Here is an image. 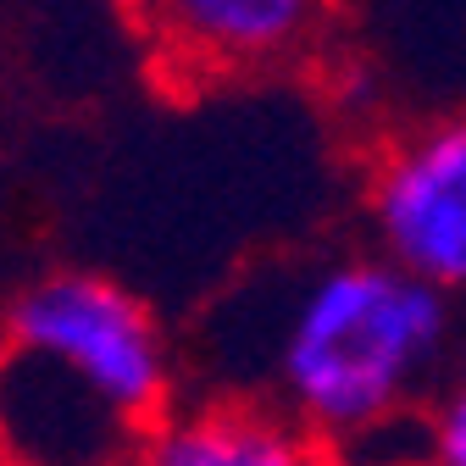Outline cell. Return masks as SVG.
Wrapping results in <instances>:
<instances>
[{"label": "cell", "mask_w": 466, "mask_h": 466, "mask_svg": "<svg viewBox=\"0 0 466 466\" xmlns=\"http://www.w3.org/2000/svg\"><path fill=\"white\" fill-rule=\"evenodd\" d=\"M450 300L389 267L350 256L317 267L283 306L272 339V383L283 417L311 439H367L389 428L439 367Z\"/></svg>", "instance_id": "6da1fadb"}, {"label": "cell", "mask_w": 466, "mask_h": 466, "mask_svg": "<svg viewBox=\"0 0 466 466\" xmlns=\"http://www.w3.org/2000/svg\"><path fill=\"white\" fill-rule=\"evenodd\" d=\"M6 344L73 372L134 433L167 417L172 350L139 295L100 272H39L6 306Z\"/></svg>", "instance_id": "7a4b0ae2"}, {"label": "cell", "mask_w": 466, "mask_h": 466, "mask_svg": "<svg viewBox=\"0 0 466 466\" xmlns=\"http://www.w3.org/2000/svg\"><path fill=\"white\" fill-rule=\"evenodd\" d=\"M378 256L417 283L466 289V111L394 139L367 178Z\"/></svg>", "instance_id": "3957f363"}, {"label": "cell", "mask_w": 466, "mask_h": 466, "mask_svg": "<svg viewBox=\"0 0 466 466\" xmlns=\"http://www.w3.org/2000/svg\"><path fill=\"white\" fill-rule=\"evenodd\" d=\"M139 439L100 394L28 350L0 344V461L6 466H123Z\"/></svg>", "instance_id": "277c9868"}, {"label": "cell", "mask_w": 466, "mask_h": 466, "mask_svg": "<svg viewBox=\"0 0 466 466\" xmlns=\"http://www.w3.org/2000/svg\"><path fill=\"white\" fill-rule=\"evenodd\" d=\"M134 466H328L322 439L295 417L245 400H206L167 411L145 439Z\"/></svg>", "instance_id": "5b68a950"}, {"label": "cell", "mask_w": 466, "mask_h": 466, "mask_svg": "<svg viewBox=\"0 0 466 466\" xmlns=\"http://www.w3.org/2000/svg\"><path fill=\"white\" fill-rule=\"evenodd\" d=\"M172 50L200 67H267L300 50L317 12L300 0H178L156 12Z\"/></svg>", "instance_id": "8992f818"}, {"label": "cell", "mask_w": 466, "mask_h": 466, "mask_svg": "<svg viewBox=\"0 0 466 466\" xmlns=\"http://www.w3.org/2000/svg\"><path fill=\"white\" fill-rule=\"evenodd\" d=\"M428 461L433 466H466V383H455L428 417Z\"/></svg>", "instance_id": "52a82bcc"}]
</instances>
